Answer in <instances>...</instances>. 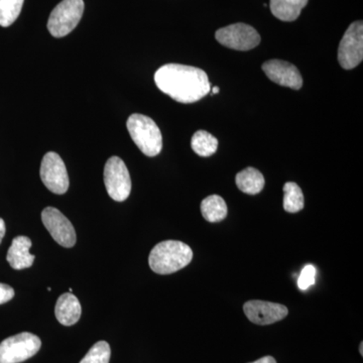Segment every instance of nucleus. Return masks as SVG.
Listing matches in <instances>:
<instances>
[{"mask_svg": "<svg viewBox=\"0 0 363 363\" xmlns=\"http://www.w3.org/2000/svg\"><path fill=\"white\" fill-rule=\"evenodd\" d=\"M243 311L250 322L262 326L281 321L289 314L286 306L259 300L248 301L243 306Z\"/></svg>", "mask_w": 363, "mask_h": 363, "instance_id": "nucleus-11", "label": "nucleus"}, {"mask_svg": "<svg viewBox=\"0 0 363 363\" xmlns=\"http://www.w3.org/2000/svg\"><path fill=\"white\" fill-rule=\"evenodd\" d=\"M82 308L76 296L72 293L63 294L57 301L55 314L59 323L72 326L80 320Z\"/></svg>", "mask_w": 363, "mask_h": 363, "instance_id": "nucleus-14", "label": "nucleus"}, {"mask_svg": "<svg viewBox=\"0 0 363 363\" xmlns=\"http://www.w3.org/2000/svg\"><path fill=\"white\" fill-rule=\"evenodd\" d=\"M40 179L45 187L54 194L63 195L68 191V172L65 164L58 154L54 152H48L40 164Z\"/></svg>", "mask_w": 363, "mask_h": 363, "instance_id": "nucleus-9", "label": "nucleus"}, {"mask_svg": "<svg viewBox=\"0 0 363 363\" xmlns=\"http://www.w3.org/2000/svg\"><path fill=\"white\" fill-rule=\"evenodd\" d=\"M14 297V290L11 286L0 283V305L6 304Z\"/></svg>", "mask_w": 363, "mask_h": 363, "instance_id": "nucleus-23", "label": "nucleus"}, {"mask_svg": "<svg viewBox=\"0 0 363 363\" xmlns=\"http://www.w3.org/2000/svg\"><path fill=\"white\" fill-rule=\"evenodd\" d=\"M155 82L162 92L180 104H194L211 90L206 72L196 67L167 64L155 74Z\"/></svg>", "mask_w": 363, "mask_h": 363, "instance_id": "nucleus-1", "label": "nucleus"}, {"mask_svg": "<svg viewBox=\"0 0 363 363\" xmlns=\"http://www.w3.org/2000/svg\"><path fill=\"white\" fill-rule=\"evenodd\" d=\"M236 186L241 192L248 195H257L264 187V178L259 169L247 168L236 175Z\"/></svg>", "mask_w": 363, "mask_h": 363, "instance_id": "nucleus-16", "label": "nucleus"}, {"mask_svg": "<svg viewBox=\"0 0 363 363\" xmlns=\"http://www.w3.org/2000/svg\"><path fill=\"white\" fill-rule=\"evenodd\" d=\"M6 223H4V219L0 218V243L4 240V235H6Z\"/></svg>", "mask_w": 363, "mask_h": 363, "instance_id": "nucleus-24", "label": "nucleus"}, {"mask_svg": "<svg viewBox=\"0 0 363 363\" xmlns=\"http://www.w3.org/2000/svg\"><path fill=\"white\" fill-rule=\"evenodd\" d=\"M32 240L26 236L13 238V243L7 252L6 259L14 269H28L35 262V255H30Z\"/></svg>", "mask_w": 363, "mask_h": 363, "instance_id": "nucleus-13", "label": "nucleus"}, {"mask_svg": "<svg viewBox=\"0 0 363 363\" xmlns=\"http://www.w3.org/2000/svg\"><path fill=\"white\" fill-rule=\"evenodd\" d=\"M317 271L314 266L312 264H308L301 272L300 277L298 279V286L300 290L306 291L310 288V286L314 285L315 281H316Z\"/></svg>", "mask_w": 363, "mask_h": 363, "instance_id": "nucleus-22", "label": "nucleus"}, {"mask_svg": "<svg viewBox=\"0 0 363 363\" xmlns=\"http://www.w3.org/2000/svg\"><path fill=\"white\" fill-rule=\"evenodd\" d=\"M131 140L147 157H156L162 149V136L156 123L149 116L135 113L126 123Z\"/></svg>", "mask_w": 363, "mask_h": 363, "instance_id": "nucleus-3", "label": "nucleus"}, {"mask_svg": "<svg viewBox=\"0 0 363 363\" xmlns=\"http://www.w3.org/2000/svg\"><path fill=\"white\" fill-rule=\"evenodd\" d=\"M309 0H269L272 13L283 21H294L300 16L301 11Z\"/></svg>", "mask_w": 363, "mask_h": 363, "instance_id": "nucleus-15", "label": "nucleus"}, {"mask_svg": "<svg viewBox=\"0 0 363 363\" xmlns=\"http://www.w3.org/2000/svg\"><path fill=\"white\" fill-rule=\"evenodd\" d=\"M219 87H214L213 89H212V92H213V94H217V93H219Z\"/></svg>", "mask_w": 363, "mask_h": 363, "instance_id": "nucleus-26", "label": "nucleus"}, {"mask_svg": "<svg viewBox=\"0 0 363 363\" xmlns=\"http://www.w3.org/2000/svg\"><path fill=\"white\" fill-rule=\"evenodd\" d=\"M193 252L186 243L178 240L162 241L150 253V269L159 274H169L187 267Z\"/></svg>", "mask_w": 363, "mask_h": 363, "instance_id": "nucleus-2", "label": "nucleus"}, {"mask_svg": "<svg viewBox=\"0 0 363 363\" xmlns=\"http://www.w3.org/2000/svg\"><path fill=\"white\" fill-rule=\"evenodd\" d=\"M250 363H277L276 359L272 357H264L255 362Z\"/></svg>", "mask_w": 363, "mask_h": 363, "instance_id": "nucleus-25", "label": "nucleus"}, {"mask_svg": "<svg viewBox=\"0 0 363 363\" xmlns=\"http://www.w3.org/2000/svg\"><path fill=\"white\" fill-rule=\"evenodd\" d=\"M262 68L269 80L277 84L295 90L302 88V75L293 64L281 60H271L262 64Z\"/></svg>", "mask_w": 363, "mask_h": 363, "instance_id": "nucleus-12", "label": "nucleus"}, {"mask_svg": "<svg viewBox=\"0 0 363 363\" xmlns=\"http://www.w3.org/2000/svg\"><path fill=\"white\" fill-rule=\"evenodd\" d=\"M25 0H0V26L13 25L20 16Z\"/></svg>", "mask_w": 363, "mask_h": 363, "instance_id": "nucleus-20", "label": "nucleus"}, {"mask_svg": "<svg viewBox=\"0 0 363 363\" xmlns=\"http://www.w3.org/2000/svg\"><path fill=\"white\" fill-rule=\"evenodd\" d=\"M111 350L106 341L95 343L80 363H109Z\"/></svg>", "mask_w": 363, "mask_h": 363, "instance_id": "nucleus-21", "label": "nucleus"}, {"mask_svg": "<svg viewBox=\"0 0 363 363\" xmlns=\"http://www.w3.org/2000/svg\"><path fill=\"white\" fill-rule=\"evenodd\" d=\"M363 60V23L362 21L351 23L344 33L338 49V61L345 70H351Z\"/></svg>", "mask_w": 363, "mask_h": 363, "instance_id": "nucleus-7", "label": "nucleus"}, {"mask_svg": "<svg viewBox=\"0 0 363 363\" xmlns=\"http://www.w3.org/2000/svg\"><path fill=\"white\" fill-rule=\"evenodd\" d=\"M201 212L205 220L216 223L225 218L228 210L223 198L218 195H211L203 200Z\"/></svg>", "mask_w": 363, "mask_h": 363, "instance_id": "nucleus-17", "label": "nucleus"}, {"mask_svg": "<svg viewBox=\"0 0 363 363\" xmlns=\"http://www.w3.org/2000/svg\"><path fill=\"white\" fill-rule=\"evenodd\" d=\"M42 341L35 334L23 332L0 343V363H21L37 354Z\"/></svg>", "mask_w": 363, "mask_h": 363, "instance_id": "nucleus-5", "label": "nucleus"}, {"mask_svg": "<svg viewBox=\"0 0 363 363\" xmlns=\"http://www.w3.org/2000/svg\"><path fill=\"white\" fill-rule=\"evenodd\" d=\"M359 352H360V354L363 355V342L360 343Z\"/></svg>", "mask_w": 363, "mask_h": 363, "instance_id": "nucleus-27", "label": "nucleus"}, {"mask_svg": "<svg viewBox=\"0 0 363 363\" xmlns=\"http://www.w3.org/2000/svg\"><path fill=\"white\" fill-rule=\"evenodd\" d=\"M215 38L224 47L236 51H250L260 43V35L257 30L242 23L220 28L215 33Z\"/></svg>", "mask_w": 363, "mask_h": 363, "instance_id": "nucleus-8", "label": "nucleus"}, {"mask_svg": "<svg viewBox=\"0 0 363 363\" xmlns=\"http://www.w3.org/2000/svg\"><path fill=\"white\" fill-rule=\"evenodd\" d=\"M42 221L52 238L64 247H73L76 243V233L71 221L54 207L43 210Z\"/></svg>", "mask_w": 363, "mask_h": 363, "instance_id": "nucleus-10", "label": "nucleus"}, {"mask_svg": "<svg viewBox=\"0 0 363 363\" xmlns=\"http://www.w3.org/2000/svg\"><path fill=\"white\" fill-rule=\"evenodd\" d=\"M104 183L107 193L114 201L123 202L128 199L131 191V179L121 157H111L105 164Z\"/></svg>", "mask_w": 363, "mask_h": 363, "instance_id": "nucleus-6", "label": "nucleus"}, {"mask_svg": "<svg viewBox=\"0 0 363 363\" xmlns=\"http://www.w3.org/2000/svg\"><path fill=\"white\" fill-rule=\"evenodd\" d=\"M191 147L196 154L200 157H210L216 152L218 140L211 133L205 130H198L193 135Z\"/></svg>", "mask_w": 363, "mask_h": 363, "instance_id": "nucleus-18", "label": "nucleus"}, {"mask_svg": "<svg viewBox=\"0 0 363 363\" xmlns=\"http://www.w3.org/2000/svg\"><path fill=\"white\" fill-rule=\"evenodd\" d=\"M304 195L297 184L288 182L284 186V209L289 213H297L304 208Z\"/></svg>", "mask_w": 363, "mask_h": 363, "instance_id": "nucleus-19", "label": "nucleus"}, {"mask_svg": "<svg viewBox=\"0 0 363 363\" xmlns=\"http://www.w3.org/2000/svg\"><path fill=\"white\" fill-rule=\"evenodd\" d=\"M83 13V0H63L52 11L48 21V30L52 37H65L80 23Z\"/></svg>", "mask_w": 363, "mask_h": 363, "instance_id": "nucleus-4", "label": "nucleus"}]
</instances>
